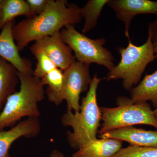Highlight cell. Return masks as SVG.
Wrapping results in <instances>:
<instances>
[{
	"mask_svg": "<svg viewBox=\"0 0 157 157\" xmlns=\"http://www.w3.org/2000/svg\"><path fill=\"white\" fill-rule=\"evenodd\" d=\"M107 6L115 12L116 18L124 25L125 36L130 40V29L133 18L139 14L157 16V2L150 0H109Z\"/></svg>",
	"mask_w": 157,
	"mask_h": 157,
	"instance_id": "8",
	"label": "cell"
},
{
	"mask_svg": "<svg viewBox=\"0 0 157 157\" xmlns=\"http://www.w3.org/2000/svg\"><path fill=\"white\" fill-rule=\"evenodd\" d=\"M120 61L109 71L106 78L108 81L122 79L124 88L129 90L138 84L147 65L155 59L154 48L150 35L140 46L134 45L131 40L126 47H119Z\"/></svg>",
	"mask_w": 157,
	"mask_h": 157,
	"instance_id": "4",
	"label": "cell"
},
{
	"mask_svg": "<svg viewBox=\"0 0 157 157\" xmlns=\"http://www.w3.org/2000/svg\"><path fill=\"white\" fill-rule=\"evenodd\" d=\"M43 85H47L46 93L48 101L56 106L62 104L63 86V71L57 68L41 78Z\"/></svg>",
	"mask_w": 157,
	"mask_h": 157,
	"instance_id": "17",
	"label": "cell"
},
{
	"mask_svg": "<svg viewBox=\"0 0 157 157\" xmlns=\"http://www.w3.org/2000/svg\"><path fill=\"white\" fill-rule=\"evenodd\" d=\"M89 67V65L76 61L63 71L62 100L67 101V110H73L75 112L80 110V94L88 91L92 80Z\"/></svg>",
	"mask_w": 157,
	"mask_h": 157,
	"instance_id": "7",
	"label": "cell"
},
{
	"mask_svg": "<svg viewBox=\"0 0 157 157\" xmlns=\"http://www.w3.org/2000/svg\"><path fill=\"white\" fill-rule=\"evenodd\" d=\"M50 157H65L63 153L57 150H54L50 155Z\"/></svg>",
	"mask_w": 157,
	"mask_h": 157,
	"instance_id": "23",
	"label": "cell"
},
{
	"mask_svg": "<svg viewBox=\"0 0 157 157\" xmlns=\"http://www.w3.org/2000/svg\"><path fill=\"white\" fill-rule=\"evenodd\" d=\"M49 2V0H26L32 14V17L44 12L47 8Z\"/></svg>",
	"mask_w": 157,
	"mask_h": 157,
	"instance_id": "21",
	"label": "cell"
},
{
	"mask_svg": "<svg viewBox=\"0 0 157 157\" xmlns=\"http://www.w3.org/2000/svg\"><path fill=\"white\" fill-rule=\"evenodd\" d=\"M99 136L101 138L126 141L134 146L157 147V131H147L131 126L111 130Z\"/></svg>",
	"mask_w": 157,
	"mask_h": 157,
	"instance_id": "12",
	"label": "cell"
},
{
	"mask_svg": "<svg viewBox=\"0 0 157 157\" xmlns=\"http://www.w3.org/2000/svg\"><path fill=\"white\" fill-rule=\"evenodd\" d=\"M117 105L112 108L100 107L103 123L98 132L99 135L135 125H148L157 129V120L147 102L135 103L131 98L120 96L117 99Z\"/></svg>",
	"mask_w": 157,
	"mask_h": 157,
	"instance_id": "5",
	"label": "cell"
},
{
	"mask_svg": "<svg viewBox=\"0 0 157 157\" xmlns=\"http://www.w3.org/2000/svg\"><path fill=\"white\" fill-rule=\"evenodd\" d=\"M21 16H25L26 18L32 17L26 1L1 0L0 31L7 23Z\"/></svg>",
	"mask_w": 157,
	"mask_h": 157,
	"instance_id": "16",
	"label": "cell"
},
{
	"mask_svg": "<svg viewBox=\"0 0 157 157\" xmlns=\"http://www.w3.org/2000/svg\"><path fill=\"white\" fill-rule=\"evenodd\" d=\"M60 32L36 40L32 45L42 50L57 67L64 71L76 60L71 48L62 40Z\"/></svg>",
	"mask_w": 157,
	"mask_h": 157,
	"instance_id": "9",
	"label": "cell"
},
{
	"mask_svg": "<svg viewBox=\"0 0 157 157\" xmlns=\"http://www.w3.org/2000/svg\"><path fill=\"white\" fill-rule=\"evenodd\" d=\"M153 112L155 117L157 120V107L154 110H153Z\"/></svg>",
	"mask_w": 157,
	"mask_h": 157,
	"instance_id": "24",
	"label": "cell"
},
{
	"mask_svg": "<svg viewBox=\"0 0 157 157\" xmlns=\"http://www.w3.org/2000/svg\"><path fill=\"white\" fill-rule=\"evenodd\" d=\"M122 146V141L101 138L92 140L77 150L72 157H113Z\"/></svg>",
	"mask_w": 157,
	"mask_h": 157,
	"instance_id": "13",
	"label": "cell"
},
{
	"mask_svg": "<svg viewBox=\"0 0 157 157\" xmlns=\"http://www.w3.org/2000/svg\"><path fill=\"white\" fill-rule=\"evenodd\" d=\"M80 8L66 0H49L44 12L26 18L15 25L13 29L14 41L19 52L30 42L51 36L68 25L81 22Z\"/></svg>",
	"mask_w": 157,
	"mask_h": 157,
	"instance_id": "1",
	"label": "cell"
},
{
	"mask_svg": "<svg viewBox=\"0 0 157 157\" xmlns=\"http://www.w3.org/2000/svg\"><path fill=\"white\" fill-rule=\"evenodd\" d=\"M148 34L150 35L151 37L154 48L155 58L157 59V20L149 24Z\"/></svg>",
	"mask_w": 157,
	"mask_h": 157,
	"instance_id": "22",
	"label": "cell"
},
{
	"mask_svg": "<svg viewBox=\"0 0 157 157\" xmlns=\"http://www.w3.org/2000/svg\"><path fill=\"white\" fill-rule=\"evenodd\" d=\"M19 90L9 96L0 113V131L14 127L25 117L39 118L38 104L45 98L44 86L33 75L17 72Z\"/></svg>",
	"mask_w": 157,
	"mask_h": 157,
	"instance_id": "3",
	"label": "cell"
},
{
	"mask_svg": "<svg viewBox=\"0 0 157 157\" xmlns=\"http://www.w3.org/2000/svg\"><path fill=\"white\" fill-rule=\"evenodd\" d=\"M41 129L39 118L29 117L20 121L9 130L0 131V157H10L9 149L14 141L21 137H36Z\"/></svg>",
	"mask_w": 157,
	"mask_h": 157,
	"instance_id": "11",
	"label": "cell"
},
{
	"mask_svg": "<svg viewBox=\"0 0 157 157\" xmlns=\"http://www.w3.org/2000/svg\"><path fill=\"white\" fill-rule=\"evenodd\" d=\"M0 2H1V0H0Z\"/></svg>",
	"mask_w": 157,
	"mask_h": 157,
	"instance_id": "25",
	"label": "cell"
},
{
	"mask_svg": "<svg viewBox=\"0 0 157 157\" xmlns=\"http://www.w3.org/2000/svg\"><path fill=\"white\" fill-rule=\"evenodd\" d=\"M131 99L135 103L151 101L154 107H157V70L146 75L137 86L130 90Z\"/></svg>",
	"mask_w": 157,
	"mask_h": 157,
	"instance_id": "15",
	"label": "cell"
},
{
	"mask_svg": "<svg viewBox=\"0 0 157 157\" xmlns=\"http://www.w3.org/2000/svg\"><path fill=\"white\" fill-rule=\"evenodd\" d=\"M30 51L37 61L33 74L35 77L41 79L51 71L57 68L54 63L41 49L32 45Z\"/></svg>",
	"mask_w": 157,
	"mask_h": 157,
	"instance_id": "19",
	"label": "cell"
},
{
	"mask_svg": "<svg viewBox=\"0 0 157 157\" xmlns=\"http://www.w3.org/2000/svg\"><path fill=\"white\" fill-rule=\"evenodd\" d=\"M104 79L94 74L86 95L82 98L80 110L73 113L71 110H67L62 115V124L73 129V132H67V140L70 146L74 149L78 150L97 139L101 120L100 107L97 102V90L99 83Z\"/></svg>",
	"mask_w": 157,
	"mask_h": 157,
	"instance_id": "2",
	"label": "cell"
},
{
	"mask_svg": "<svg viewBox=\"0 0 157 157\" xmlns=\"http://www.w3.org/2000/svg\"><path fill=\"white\" fill-rule=\"evenodd\" d=\"M15 25L14 19L7 23L1 31L0 57L13 65L19 73L33 75L32 62L21 56L14 41L13 29Z\"/></svg>",
	"mask_w": 157,
	"mask_h": 157,
	"instance_id": "10",
	"label": "cell"
},
{
	"mask_svg": "<svg viewBox=\"0 0 157 157\" xmlns=\"http://www.w3.org/2000/svg\"><path fill=\"white\" fill-rule=\"evenodd\" d=\"M109 0H89L83 7L80 8V14L84 19L82 29L85 34L94 28L105 5Z\"/></svg>",
	"mask_w": 157,
	"mask_h": 157,
	"instance_id": "18",
	"label": "cell"
},
{
	"mask_svg": "<svg viewBox=\"0 0 157 157\" xmlns=\"http://www.w3.org/2000/svg\"><path fill=\"white\" fill-rule=\"evenodd\" d=\"M18 81L17 70L13 65L0 57V113L9 96L17 91Z\"/></svg>",
	"mask_w": 157,
	"mask_h": 157,
	"instance_id": "14",
	"label": "cell"
},
{
	"mask_svg": "<svg viewBox=\"0 0 157 157\" xmlns=\"http://www.w3.org/2000/svg\"><path fill=\"white\" fill-rule=\"evenodd\" d=\"M113 157H157V147L130 145L121 148Z\"/></svg>",
	"mask_w": 157,
	"mask_h": 157,
	"instance_id": "20",
	"label": "cell"
},
{
	"mask_svg": "<svg viewBox=\"0 0 157 157\" xmlns=\"http://www.w3.org/2000/svg\"><path fill=\"white\" fill-rule=\"evenodd\" d=\"M63 42L74 52L77 61L90 65L96 63L104 66L108 71L115 66L112 52L104 46V38L90 39L78 32L74 25H68L60 32Z\"/></svg>",
	"mask_w": 157,
	"mask_h": 157,
	"instance_id": "6",
	"label": "cell"
}]
</instances>
